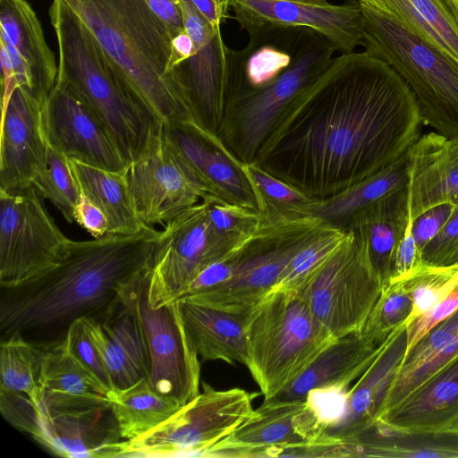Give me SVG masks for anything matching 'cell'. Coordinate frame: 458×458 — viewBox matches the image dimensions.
Here are the masks:
<instances>
[{
    "label": "cell",
    "mask_w": 458,
    "mask_h": 458,
    "mask_svg": "<svg viewBox=\"0 0 458 458\" xmlns=\"http://www.w3.org/2000/svg\"><path fill=\"white\" fill-rule=\"evenodd\" d=\"M421 123L413 93L387 63L366 50L342 54L294 101L254 163L322 199L400 159Z\"/></svg>",
    "instance_id": "cell-1"
},
{
    "label": "cell",
    "mask_w": 458,
    "mask_h": 458,
    "mask_svg": "<svg viewBox=\"0 0 458 458\" xmlns=\"http://www.w3.org/2000/svg\"><path fill=\"white\" fill-rule=\"evenodd\" d=\"M160 232L70 240L53 267L14 286L0 287V341L19 335L47 351L64 344L79 318L103 322L127 285L148 267Z\"/></svg>",
    "instance_id": "cell-2"
},
{
    "label": "cell",
    "mask_w": 458,
    "mask_h": 458,
    "mask_svg": "<svg viewBox=\"0 0 458 458\" xmlns=\"http://www.w3.org/2000/svg\"><path fill=\"white\" fill-rule=\"evenodd\" d=\"M64 1L163 123L194 121L172 75L173 34L145 0Z\"/></svg>",
    "instance_id": "cell-3"
},
{
    "label": "cell",
    "mask_w": 458,
    "mask_h": 458,
    "mask_svg": "<svg viewBox=\"0 0 458 458\" xmlns=\"http://www.w3.org/2000/svg\"><path fill=\"white\" fill-rule=\"evenodd\" d=\"M49 16L59 47L57 78L83 98L128 165L147 148L163 123L64 0H53Z\"/></svg>",
    "instance_id": "cell-4"
},
{
    "label": "cell",
    "mask_w": 458,
    "mask_h": 458,
    "mask_svg": "<svg viewBox=\"0 0 458 458\" xmlns=\"http://www.w3.org/2000/svg\"><path fill=\"white\" fill-rule=\"evenodd\" d=\"M248 368L264 400L285 389L336 339L294 290L268 293L245 318Z\"/></svg>",
    "instance_id": "cell-5"
},
{
    "label": "cell",
    "mask_w": 458,
    "mask_h": 458,
    "mask_svg": "<svg viewBox=\"0 0 458 458\" xmlns=\"http://www.w3.org/2000/svg\"><path fill=\"white\" fill-rule=\"evenodd\" d=\"M360 5L366 51L406 82L423 123L445 137L458 138V63L397 21Z\"/></svg>",
    "instance_id": "cell-6"
},
{
    "label": "cell",
    "mask_w": 458,
    "mask_h": 458,
    "mask_svg": "<svg viewBox=\"0 0 458 458\" xmlns=\"http://www.w3.org/2000/svg\"><path fill=\"white\" fill-rule=\"evenodd\" d=\"M336 51L310 29L293 63L259 89H244L228 100L218 138L242 164L254 163L262 146L294 101L327 71Z\"/></svg>",
    "instance_id": "cell-7"
},
{
    "label": "cell",
    "mask_w": 458,
    "mask_h": 458,
    "mask_svg": "<svg viewBox=\"0 0 458 458\" xmlns=\"http://www.w3.org/2000/svg\"><path fill=\"white\" fill-rule=\"evenodd\" d=\"M325 224L314 216L277 222L263 218L259 228L229 255L233 267L231 276L185 298L246 318L272 291L284 269L318 236Z\"/></svg>",
    "instance_id": "cell-8"
},
{
    "label": "cell",
    "mask_w": 458,
    "mask_h": 458,
    "mask_svg": "<svg viewBox=\"0 0 458 458\" xmlns=\"http://www.w3.org/2000/svg\"><path fill=\"white\" fill-rule=\"evenodd\" d=\"M383 287L367 242L348 230L340 245L294 291L338 338L361 332Z\"/></svg>",
    "instance_id": "cell-9"
},
{
    "label": "cell",
    "mask_w": 458,
    "mask_h": 458,
    "mask_svg": "<svg viewBox=\"0 0 458 458\" xmlns=\"http://www.w3.org/2000/svg\"><path fill=\"white\" fill-rule=\"evenodd\" d=\"M202 386L166 421L137 439L123 440L119 457H205L252 414L258 393L216 390L206 382Z\"/></svg>",
    "instance_id": "cell-10"
},
{
    "label": "cell",
    "mask_w": 458,
    "mask_h": 458,
    "mask_svg": "<svg viewBox=\"0 0 458 458\" xmlns=\"http://www.w3.org/2000/svg\"><path fill=\"white\" fill-rule=\"evenodd\" d=\"M150 265L136 276L123 294L144 330L150 386L182 407L199 394V358L187 340L178 301L157 309L148 305Z\"/></svg>",
    "instance_id": "cell-11"
},
{
    "label": "cell",
    "mask_w": 458,
    "mask_h": 458,
    "mask_svg": "<svg viewBox=\"0 0 458 458\" xmlns=\"http://www.w3.org/2000/svg\"><path fill=\"white\" fill-rule=\"evenodd\" d=\"M69 242L33 186L0 190V287L17 285L53 267Z\"/></svg>",
    "instance_id": "cell-12"
},
{
    "label": "cell",
    "mask_w": 458,
    "mask_h": 458,
    "mask_svg": "<svg viewBox=\"0 0 458 458\" xmlns=\"http://www.w3.org/2000/svg\"><path fill=\"white\" fill-rule=\"evenodd\" d=\"M327 423L313 401L270 398L205 457H314Z\"/></svg>",
    "instance_id": "cell-13"
},
{
    "label": "cell",
    "mask_w": 458,
    "mask_h": 458,
    "mask_svg": "<svg viewBox=\"0 0 458 458\" xmlns=\"http://www.w3.org/2000/svg\"><path fill=\"white\" fill-rule=\"evenodd\" d=\"M233 251L214 235L204 200L165 225L149 267L148 302L157 309L181 299L196 277Z\"/></svg>",
    "instance_id": "cell-14"
},
{
    "label": "cell",
    "mask_w": 458,
    "mask_h": 458,
    "mask_svg": "<svg viewBox=\"0 0 458 458\" xmlns=\"http://www.w3.org/2000/svg\"><path fill=\"white\" fill-rule=\"evenodd\" d=\"M133 204L147 225L168 222L212 196L164 132L125 169ZM214 197V196H213Z\"/></svg>",
    "instance_id": "cell-15"
},
{
    "label": "cell",
    "mask_w": 458,
    "mask_h": 458,
    "mask_svg": "<svg viewBox=\"0 0 458 458\" xmlns=\"http://www.w3.org/2000/svg\"><path fill=\"white\" fill-rule=\"evenodd\" d=\"M184 30L195 53L174 64L173 78L196 123L217 135L230 96L231 55L220 30L214 29L189 0H179Z\"/></svg>",
    "instance_id": "cell-16"
},
{
    "label": "cell",
    "mask_w": 458,
    "mask_h": 458,
    "mask_svg": "<svg viewBox=\"0 0 458 458\" xmlns=\"http://www.w3.org/2000/svg\"><path fill=\"white\" fill-rule=\"evenodd\" d=\"M47 144L69 159L121 172L127 164L83 98L58 79L41 110Z\"/></svg>",
    "instance_id": "cell-17"
},
{
    "label": "cell",
    "mask_w": 458,
    "mask_h": 458,
    "mask_svg": "<svg viewBox=\"0 0 458 458\" xmlns=\"http://www.w3.org/2000/svg\"><path fill=\"white\" fill-rule=\"evenodd\" d=\"M163 130L212 196L260 213L258 194L244 164L229 152L217 135L194 121L163 123Z\"/></svg>",
    "instance_id": "cell-18"
},
{
    "label": "cell",
    "mask_w": 458,
    "mask_h": 458,
    "mask_svg": "<svg viewBox=\"0 0 458 458\" xmlns=\"http://www.w3.org/2000/svg\"><path fill=\"white\" fill-rule=\"evenodd\" d=\"M231 6L242 30L261 24L310 28L327 38L342 54L354 52L363 43L361 9L357 0L341 5L231 0Z\"/></svg>",
    "instance_id": "cell-19"
},
{
    "label": "cell",
    "mask_w": 458,
    "mask_h": 458,
    "mask_svg": "<svg viewBox=\"0 0 458 458\" xmlns=\"http://www.w3.org/2000/svg\"><path fill=\"white\" fill-rule=\"evenodd\" d=\"M0 44L10 59L14 88L42 108L56 83L58 68L26 0H0Z\"/></svg>",
    "instance_id": "cell-20"
},
{
    "label": "cell",
    "mask_w": 458,
    "mask_h": 458,
    "mask_svg": "<svg viewBox=\"0 0 458 458\" xmlns=\"http://www.w3.org/2000/svg\"><path fill=\"white\" fill-rule=\"evenodd\" d=\"M31 436L52 454L70 458L119 457L123 441L111 403L64 410L39 405Z\"/></svg>",
    "instance_id": "cell-21"
},
{
    "label": "cell",
    "mask_w": 458,
    "mask_h": 458,
    "mask_svg": "<svg viewBox=\"0 0 458 458\" xmlns=\"http://www.w3.org/2000/svg\"><path fill=\"white\" fill-rule=\"evenodd\" d=\"M41 110L18 87L2 106L0 190L30 187L47 168L48 144L43 131Z\"/></svg>",
    "instance_id": "cell-22"
},
{
    "label": "cell",
    "mask_w": 458,
    "mask_h": 458,
    "mask_svg": "<svg viewBox=\"0 0 458 458\" xmlns=\"http://www.w3.org/2000/svg\"><path fill=\"white\" fill-rule=\"evenodd\" d=\"M409 216L431 207L458 205V138L429 132L407 151Z\"/></svg>",
    "instance_id": "cell-23"
},
{
    "label": "cell",
    "mask_w": 458,
    "mask_h": 458,
    "mask_svg": "<svg viewBox=\"0 0 458 458\" xmlns=\"http://www.w3.org/2000/svg\"><path fill=\"white\" fill-rule=\"evenodd\" d=\"M123 293L119 303L103 322L86 318L114 390L128 388L141 379L148 381L150 374L144 330Z\"/></svg>",
    "instance_id": "cell-24"
},
{
    "label": "cell",
    "mask_w": 458,
    "mask_h": 458,
    "mask_svg": "<svg viewBox=\"0 0 458 458\" xmlns=\"http://www.w3.org/2000/svg\"><path fill=\"white\" fill-rule=\"evenodd\" d=\"M406 351L405 324L387 336L377 357L350 387L344 413L326 430V435L348 441L374 425L386 393Z\"/></svg>",
    "instance_id": "cell-25"
},
{
    "label": "cell",
    "mask_w": 458,
    "mask_h": 458,
    "mask_svg": "<svg viewBox=\"0 0 458 458\" xmlns=\"http://www.w3.org/2000/svg\"><path fill=\"white\" fill-rule=\"evenodd\" d=\"M377 424L388 428L438 432L458 424V355L395 406ZM374 423V424H375Z\"/></svg>",
    "instance_id": "cell-26"
},
{
    "label": "cell",
    "mask_w": 458,
    "mask_h": 458,
    "mask_svg": "<svg viewBox=\"0 0 458 458\" xmlns=\"http://www.w3.org/2000/svg\"><path fill=\"white\" fill-rule=\"evenodd\" d=\"M361 333L335 339L285 389L273 398L305 399L315 390H348L381 350Z\"/></svg>",
    "instance_id": "cell-27"
},
{
    "label": "cell",
    "mask_w": 458,
    "mask_h": 458,
    "mask_svg": "<svg viewBox=\"0 0 458 458\" xmlns=\"http://www.w3.org/2000/svg\"><path fill=\"white\" fill-rule=\"evenodd\" d=\"M177 301L187 340L199 358L247 365L246 318L185 297Z\"/></svg>",
    "instance_id": "cell-28"
},
{
    "label": "cell",
    "mask_w": 458,
    "mask_h": 458,
    "mask_svg": "<svg viewBox=\"0 0 458 458\" xmlns=\"http://www.w3.org/2000/svg\"><path fill=\"white\" fill-rule=\"evenodd\" d=\"M410 222L406 185L359 211L345 230H353L365 239L384 284L390 277L397 246Z\"/></svg>",
    "instance_id": "cell-29"
},
{
    "label": "cell",
    "mask_w": 458,
    "mask_h": 458,
    "mask_svg": "<svg viewBox=\"0 0 458 458\" xmlns=\"http://www.w3.org/2000/svg\"><path fill=\"white\" fill-rule=\"evenodd\" d=\"M40 385L43 399L39 405L43 407L64 410L111 403L106 391L64 344L44 351Z\"/></svg>",
    "instance_id": "cell-30"
},
{
    "label": "cell",
    "mask_w": 458,
    "mask_h": 458,
    "mask_svg": "<svg viewBox=\"0 0 458 458\" xmlns=\"http://www.w3.org/2000/svg\"><path fill=\"white\" fill-rule=\"evenodd\" d=\"M343 446L344 457L458 458V431H403L375 423Z\"/></svg>",
    "instance_id": "cell-31"
},
{
    "label": "cell",
    "mask_w": 458,
    "mask_h": 458,
    "mask_svg": "<svg viewBox=\"0 0 458 458\" xmlns=\"http://www.w3.org/2000/svg\"><path fill=\"white\" fill-rule=\"evenodd\" d=\"M69 165L81 193L106 215L107 233L133 234L148 227L135 209L125 170L112 172L75 159H69Z\"/></svg>",
    "instance_id": "cell-32"
},
{
    "label": "cell",
    "mask_w": 458,
    "mask_h": 458,
    "mask_svg": "<svg viewBox=\"0 0 458 458\" xmlns=\"http://www.w3.org/2000/svg\"><path fill=\"white\" fill-rule=\"evenodd\" d=\"M386 15L458 63V21L441 0H357Z\"/></svg>",
    "instance_id": "cell-33"
},
{
    "label": "cell",
    "mask_w": 458,
    "mask_h": 458,
    "mask_svg": "<svg viewBox=\"0 0 458 458\" xmlns=\"http://www.w3.org/2000/svg\"><path fill=\"white\" fill-rule=\"evenodd\" d=\"M407 153L393 165L375 175L334 195L315 199L306 215L319 218L324 223L346 230L350 221L359 211L407 185Z\"/></svg>",
    "instance_id": "cell-34"
},
{
    "label": "cell",
    "mask_w": 458,
    "mask_h": 458,
    "mask_svg": "<svg viewBox=\"0 0 458 458\" xmlns=\"http://www.w3.org/2000/svg\"><path fill=\"white\" fill-rule=\"evenodd\" d=\"M121 437L134 440L150 432L180 408L175 402L157 394L147 379L107 394Z\"/></svg>",
    "instance_id": "cell-35"
},
{
    "label": "cell",
    "mask_w": 458,
    "mask_h": 458,
    "mask_svg": "<svg viewBox=\"0 0 458 458\" xmlns=\"http://www.w3.org/2000/svg\"><path fill=\"white\" fill-rule=\"evenodd\" d=\"M44 351L19 335L0 341V391L26 395L35 407L43 399L40 369Z\"/></svg>",
    "instance_id": "cell-36"
},
{
    "label": "cell",
    "mask_w": 458,
    "mask_h": 458,
    "mask_svg": "<svg viewBox=\"0 0 458 458\" xmlns=\"http://www.w3.org/2000/svg\"><path fill=\"white\" fill-rule=\"evenodd\" d=\"M244 168L258 194L260 213L265 221L277 222L308 216L306 208L314 199L270 174L256 163L245 164Z\"/></svg>",
    "instance_id": "cell-37"
},
{
    "label": "cell",
    "mask_w": 458,
    "mask_h": 458,
    "mask_svg": "<svg viewBox=\"0 0 458 458\" xmlns=\"http://www.w3.org/2000/svg\"><path fill=\"white\" fill-rule=\"evenodd\" d=\"M32 186L38 194L49 200L70 224L74 222V211L81 191L72 175L69 159L48 145L47 168L34 180Z\"/></svg>",
    "instance_id": "cell-38"
},
{
    "label": "cell",
    "mask_w": 458,
    "mask_h": 458,
    "mask_svg": "<svg viewBox=\"0 0 458 458\" xmlns=\"http://www.w3.org/2000/svg\"><path fill=\"white\" fill-rule=\"evenodd\" d=\"M411 312L412 300L404 283H386L360 333L379 345L394 329L407 325Z\"/></svg>",
    "instance_id": "cell-39"
},
{
    "label": "cell",
    "mask_w": 458,
    "mask_h": 458,
    "mask_svg": "<svg viewBox=\"0 0 458 458\" xmlns=\"http://www.w3.org/2000/svg\"><path fill=\"white\" fill-rule=\"evenodd\" d=\"M203 200L214 235L233 250L240 247L263 223V216L257 210L227 203L213 196H208Z\"/></svg>",
    "instance_id": "cell-40"
},
{
    "label": "cell",
    "mask_w": 458,
    "mask_h": 458,
    "mask_svg": "<svg viewBox=\"0 0 458 458\" xmlns=\"http://www.w3.org/2000/svg\"><path fill=\"white\" fill-rule=\"evenodd\" d=\"M346 231L325 224L318 236L299 251L280 275L274 290H294L343 242Z\"/></svg>",
    "instance_id": "cell-41"
},
{
    "label": "cell",
    "mask_w": 458,
    "mask_h": 458,
    "mask_svg": "<svg viewBox=\"0 0 458 458\" xmlns=\"http://www.w3.org/2000/svg\"><path fill=\"white\" fill-rule=\"evenodd\" d=\"M457 355L458 335L423 363L406 372L396 373L386 393L377 419L399 403Z\"/></svg>",
    "instance_id": "cell-42"
},
{
    "label": "cell",
    "mask_w": 458,
    "mask_h": 458,
    "mask_svg": "<svg viewBox=\"0 0 458 458\" xmlns=\"http://www.w3.org/2000/svg\"><path fill=\"white\" fill-rule=\"evenodd\" d=\"M456 267L425 266L418 274L403 281L412 300V312L407 323L429 310L458 285L454 277Z\"/></svg>",
    "instance_id": "cell-43"
},
{
    "label": "cell",
    "mask_w": 458,
    "mask_h": 458,
    "mask_svg": "<svg viewBox=\"0 0 458 458\" xmlns=\"http://www.w3.org/2000/svg\"><path fill=\"white\" fill-rule=\"evenodd\" d=\"M64 345L107 394L114 390L103 359L89 332L86 318H79L70 326Z\"/></svg>",
    "instance_id": "cell-44"
},
{
    "label": "cell",
    "mask_w": 458,
    "mask_h": 458,
    "mask_svg": "<svg viewBox=\"0 0 458 458\" xmlns=\"http://www.w3.org/2000/svg\"><path fill=\"white\" fill-rule=\"evenodd\" d=\"M458 335V310L426 333L410 348L396 373L406 372L423 363Z\"/></svg>",
    "instance_id": "cell-45"
},
{
    "label": "cell",
    "mask_w": 458,
    "mask_h": 458,
    "mask_svg": "<svg viewBox=\"0 0 458 458\" xmlns=\"http://www.w3.org/2000/svg\"><path fill=\"white\" fill-rule=\"evenodd\" d=\"M421 255L428 267H458V205L437 235L421 250Z\"/></svg>",
    "instance_id": "cell-46"
},
{
    "label": "cell",
    "mask_w": 458,
    "mask_h": 458,
    "mask_svg": "<svg viewBox=\"0 0 458 458\" xmlns=\"http://www.w3.org/2000/svg\"><path fill=\"white\" fill-rule=\"evenodd\" d=\"M456 310H458V285L429 310L407 323V351L432 327L449 318Z\"/></svg>",
    "instance_id": "cell-47"
},
{
    "label": "cell",
    "mask_w": 458,
    "mask_h": 458,
    "mask_svg": "<svg viewBox=\"0 0 458 458\" xmlns=\"http://www.w3.org/2000/svg\"><path fill=\"white\" fill-rule=\"evenodd\" d=\"M425 266L421 250L417 245L411 233V221L397 246L391 275L386 283L403 282L410 279L422 270Z\"/></svg>",
    "instance_id": "cell-48"
},
{
    "label": "cell",
    "mask_w": 458,
    "mask_h": 458,
    "mask_svg": "<svg viewBox=\"0 0 458 458\" xmlns=\"http://www.w3.org/2000/svg\"><path fill=\"white\" fill-rule=\"evenodd\" d=\"M456 205L439 204L429 208L411 222V233L419 248L422 250L446 224Z\"/></svg>",
    "instance_id": "cell-49"
},
{
    "label": "cell",
    "mask_w": 458,
    "mask_h": 458,
    "mask_svg": "<svg viewBox=\"0 0 458 458\" xmlns=\"http://www.w3.org/2000/svg\"><path fill=\"white\" fill-rule=\"evenodd\" d=\"M74 222L94 238H100L107 234L108 221L106 215L82 193H81L75 208Z\"/></svg>",
    "instance_id": "cell-50"
},
{
    "label": "cell",
    "mask_w": 458,
    "mask_h": 458,
    "mask_svg": "<svg viewBox=\"0 0 458 458\" xmlns=\"http://www.w3.org/2000/svg\"><path fill=\"white\" fill-rule=\"evenodd\" d=\"M151 11L168 26L173 36L185 30L179 0H145Z\"/></svg>",
    "instance_id": "cell-51"
},
{
    "label": "cell",
    "mask_w": 458,
    "mask_h": 458,
    "mask_svg": "<svg viewBox=\"0 0 458 458\" xmlns=\"http://www.w3.org/2000/svg\"><path fill=\"white\" fill-rule=\"evenodd\" d=\"M196 9L208 20L210 25L220 30V25L226 17L231 0H189Z\"/></svg>",
    "instance_id": "cell-52"
},
{
    "label": "cell",
    "mask_w": 458,
    "mask_h": 458,
    "mask_svg": "<svg viewBox=\"0 0 458 458\" xmlns=\"http://www.w3.org/2000/svg\"><path fill=\"white\" fill-rule=\"evenodd\" d=\"M173 49L172 67L174 64L189 58L196 51L192 39L185 30L173 36Z\"/></svg>",
    "instance_id": "cell-53"
},
{
    "label": "cell",
    "mask_w": 458,
    "mask_h": 458,
    "mask_svg": "<svg viewBox=\"0 0 458 458\" xmlns=\"http://www.w3.org/2000/svg\"><path fill=\"white\" fill-rule=\"evenodd\" d=\"M458 21V0H441Z\"/></svg>",
    "instance_id": "cell-54"
},
{
    "label": "cell",
    "mask_w": 458,
    "mask_h": 458,
    "mask_svg": "<svg viewBox=\"0 0 458 458\" xmlns=\"http://www.w3.org/2000/svg\"><path fill=\"white\" fill-rule=\"evenodd\" d=\"M284 1L301 2V3L321 4V5L329 4V3H327V0H284Z\"/></svg>",
    "instance_id": "cell-55"
},
{
    "label": "cell",
    "mask_w": 458,
    "mask_h": 458,
    "mask_svg": "<svg viewBox=\"0 0 458 458\" xmlns=\"http://www.w3.org/2000/svg\"><path fill=\"white\" fill-rule=\"evenodd\" d=\"M454 277L455 279L456 284H458V267L455 268L454 272Z\"/></svg>",
    "instance_id": "cell-56"
},
{
    "label": "cell",
    "mask_w": 458,
    "mask_h": 458,
    "mask_svg": "<svg viewBox=\"0 0 458 458\" xmlns=\"http://www.w3.org/2000/svg\"><path fill=\"white\" fill-rule=\"evenodd\" d=\"M452 429L455 430V431H458V424L456 426H454Z\"/></svg>",
    "instance_id": "cell-57"
}]
</instances>
